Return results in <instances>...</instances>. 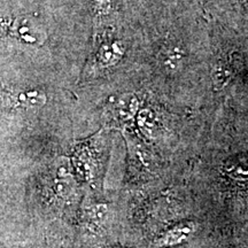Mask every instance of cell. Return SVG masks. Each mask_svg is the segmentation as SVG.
<instances>
[{
    "instance_id": "277c9868",
    "label": "cell",
    "mask_w": 248,
    "mask_h": 248,
    "mask_svg": "<svg viewBox=\"0 0 248 248\" xmlns=\"http://www.w3.org/2000/svg\"><path fill=\"white\" fill-rule=\"evenodd\" d=\"M139 102L136 95L122 94L111 100V115L116 121H128L136 115Z\"/></svg>"
},
{
    "instance_id": "30bf717a",
    "label": "cell",
    "mask_w": 248,
    "mask_h": 248,
    "mask_svg": "<svg viewBox=\"0 0 248 248\" xmlns=\"http://www.w3.org/2000/svg\"><path fill=\"white\" fill-rule=\"evenodd\" d=\"M107 248H126V247H122V246H109Z\"/></svg>"
},
{
    "instance_id": "8fae6325",
    "label": "cell",
    "mask_w": 248,
    "mask_h": 248,
    "mask_svg": "<svg viewBox=\"0 0 248 248\" xmlns=\"http://www.w3.org/2000/svg\"><path fill=\"white\" fill-rule=\"evenodd\" d=\"M99 1H100V0H99Z\"/></svg>"
},
{
    "instance_id": "52a82bcc",
    "label": "cell",
    "mask_w": 248,
    "mask_h": 248,
    "mask_svg": "<svg viewBox=\"0 0 248 248\" xmlns=\"http://www.w3.org/2000/svg\"><path fill=\"white\" fill-rule=\"evenodd\" d=\"M139 124H140V126L145 131H147L148 133L153 132V129L155 126L153 113H151L147 109L142 110L140 113V116H139Z\"/></svg>"
},
{
    "instance_id": "5b68a950",
    "label": "cell",
    "mask_w": 248,
    "mask_h": 248,
    "mask_svg": "<svg viewBox=\"0 0 248 248\" xmlns=\"http://www.w3.org/2000/svg\"><path fill=\"white\" fill-rule=\"evenodd\" d=\"M123 48L119 43H111V44H104L98 52V60L105 66H113L122 58Z\"/></svg>"
},
{
    "instance_id": "8992f818",
    "label": "cell",
    "mask_w": 248,
    "mask_h": 248,
    "mask_svg": "<svg viewBox=\"0 0 248 248\" xmlns=\"http://www.w3.org/2000/svg\"><path fill=\"white\" fill-rule=\"evenodd\" d=\"M163 63L170 68H177L182 61V52L178 47H168L163 52Z\"/></svg>"
},
{
    "instance_id": "6da1fadb",
    "label": "cell",
    "mask_w": 248,
    "mask_h": 248,
    "mask_svg": "<svg viewBox=\"0 0 248 248\" xmlns=\"http://www.w3.org/2000/svg\"><path fill=\"white\" fill-rule=\"evenodd\" d=\"M197 224L192 221L176 223L161 232L154 241L156 248H173L187 243L197 231Z\"/></svg>"
},
{
    "instance_id": "9c48e42d",
    "label": "cell",
    "mask_w": 248,
    "mask_h": 248,
    "mask_svg": "<svg viewBox=\"0 0 248 248\" xmlns=\"http://www.w3.org/2000/svg\"><path fill=\"white\" fill-rule=\"evenodd\" d=\"M228 172L230 173L232 177L235 178V179H240V181H243V179H246V177H247L246 163L240 162L238 164H234V166H232L228 169Z\"/></svg>"
},
{
    "instance_id": "ba28073f",
    "label": "cell",
    "mask_w": 248,
    "mask_h": 248,
    "mask_svg": "<svg viewBox=\"0 0 248 248\" xmlns=\"http://www.w3.org/2000/svg\"><path fill=\"white\" fill-rule=\"evenodd\" d=\"M229 76V70L225 69V67H217L215 68V71H214V82H215V85L217 88H222L228 82Z\"/></svg>"
},
{
    "instance_id": "3957f363",
    "label": "cell",
    "mask_w": 248,
    "mask_h": 248,
    "mask_svg": "<svg viewBox=\"0 0 248 248\" xmlns=\"http://www.w3.org/2000/svg\"><path fill=\"white\" fill-rule=\"evenodd\" d=\"M49 188H51L52 194L59 200L67 201L73 197L74 191H75V184H74L73 177L66 167H57Z\"/></svg>"
},
{
    "instance_id": "7a4b0ae2",
    "label": "cell",
    "mask_w": 248,
    "mask_h": 248,
    "mask_svg": "<svg viewBox=\"0 0 248 248\" xmlns=\"http://www.w3.org/2000/svg\"><path fill=\"white\" fill-rule=\"evenodd\" d=\"M108 207L106 203H86L80 214V222L83 228L90 233L99 234L105 231L108 219Z\"/></svg>"
}]
</instances>
